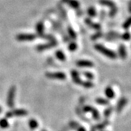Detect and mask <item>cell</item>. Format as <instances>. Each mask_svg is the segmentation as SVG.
Returning a JSON list of instances; mask_svg holds the SVG:
<instances>
[{
    "mask_svg": "<svg viewBox=\"0 0 131 131\" xmlns=\"http://www.w3.org/2000/svg\"><path fill=\"white\" fill-rule=\"evenodd\" d=\"M47 77L49 78H53V79H59V80H65L66 79V74L61 72H57V73H47Z\"/></svg>",
    "mask_w": 131,
    "mask_h": 131,
    "instance_id": "obj_2",
    "label": "cell"
},
{
    "mask_svg": "<svg viewBox=\"0 0 131 131\" xmlns=\"http://www.w3.org/2000/svg\"><path fill=\"white\" fill-rule=\"evenodd\" d=\"M105 95L109 99H113L115 97V92L111 87H107L105 89Z\"/></svg>",
    "mask_w": 131,
    "mask_h": 131,
    "instance_id": "obj_12",
    "label": "cell"
},
{
    "mask_svg": "<svg viewBox=\"0 0 131 131\" xmlns=\"http://www.w3.org/2000/svg\"><path fill=\"white\" fill-rule=\"evenodd\" d=\"M56 56H57V58L61 61H65L66 60V56L62 53V51H56Z\"/></svg>",
    "mask_w": 131,
    "mask_h": 131,
    "instance_id": "obj_17",
    "label": "cell"
},
{
    "mask_svg": "<svg viewBox=\"0 0 131 131\" xmlns=\"http://www.w3.org/2000/svg\"><path fill=\"white\" fill-rule=\"evenodd\" d=\"M84 75H85L89 80H92L93 78H94V75H93V74L90 72H84Z\"/></svg>",
    "mask_w": 131,
    "mask_h": 131,
    "instance_id": "obj_24",
    "label": "cell"
},
{
    "mask_svg": "<svg viewBox=\"0 0 131 131\" xmlns=\"http://www.w3.org/2000/svg\"><path fill=\"white\" fill-rule=\"evenodd\" d=\"M1 126H7V123H6V120H3L1 122Z\"/></svg>",
    "mask_w": 131,
    "mask_h": 131,
    "instance_id": "obj_29",
    "label": "cell"
},
{
    "mask_svg": "<svg viewBox=\"0 0 131 131\" xmlns=\"http://www.w3.org/2000/svg\"><path fill=\"white\" fill-rule=\"evenodd\" d=\"M94 48L96 51H98L99 52H100L103 54H104L109 59H117V54L114 51H112L111 50H109L107 48H105L104 46H103L101 44H95Z\"/></svg>",
    "mask_w": 131,
    "mask_h": 131,
    "instance_id": "obj_1",
    "label": "cell"
},
{
    "mask_svg": "<svg viewBox=\"0 0 131 131\" xmlns=\"http://www.w3.org/2000/svg\"><path fill=\"white\" fill-rule=\"evenodd\" d=\"M68 32H69V34L70 35L72 39H75L76 38V33L74 32V31L71 29V28H69V29H68Z\"/></svg>",
    "mask_w": 131,
    "mask_h": 131,
    "instance_id": "obj_26",
    "label": "cell"
},
{
    "mask_svg": "<svg viewBox=\"0 0 131 131\" xmlns=\"http://www.w3.org/2000/svg\"><path fill=\"white\" fill-rule=\"evenodd\" d=\"M36 38V36L33 34H19L18 36H17V40L20 41H29V40H32Z\"/></svg>",
    "mask_w": 131,
    "mask_h": 131,
    "instance_id": "obj_3",
    "label": "cell"
},
{
    "mask_svg": "<svg viewBox=\"0 0 131 131\" xmlns=\"http://www.w3.org/2000/svg\"><path fill=\"white\" fill-rule=\"evenodd\" d=\"M121 38L123 39V40L128 41V40H129L131 39V35H130L129 32H125L123 35H122V36H121Z\"/></svg>",
    "mask_w": 131,
    "mask_h": 131,
    "instance_id": "obj_20",
    "label": "cell"
},
{
    "mask_svg": "<svg viewBox=\"0 0 131 131\" xmlns=\"http://www.w3.org/2000/svg\"><path fill=\"white\" fill-rule=\"evenodd\" d=\"M36 29H37V32H39V34L42 35V33H43V25H42V23L38 24Z\"/></svg>",
    "mask_w": 131,
    "mask_h": 131,
    "instance_id": "obj_27",
    "label": "cell"
},
{
    "mask_svg": "<svg viewBox=\"0 0 131 131\" xmlns=\"http://www.w3.org/2000/svg\"><path fill=\"white\" fill-rule=\"evenodd\" d=\"M85 23L91 28H92V29H94L96 30H100L101 29V26L100 24H96V23H93L90 19H89V18H86V19L85 20Z\"/></svg>",
    "mask_w": 131,
    "mask_h": 131,
    "instance_id": "obj_8",
    "label": "cell"
},
{
    "mask_svg": "<svg viewBox=\"0 0 131 131\" xmlns=\"http://www.w3.org/2000/svg\"><path fill=\"white\" fill-rule=\"evenodd\" d=\"M0 111H1V109H0Z\"/></svg>",
    "mask_w": 131,
    "mask_h": 131,
    "instance_id": "obj_31",
    "label": "cell"
},
{
    "mask_svg": "<svg viewBox=\"0 0 131 131\" xmlns=\"http://www.w3.org/2000/svg\"><path fill=\"white\" fill-rule=\"evenodd\" d=\"M116 13H117V7L115 6V7H113L111 9V10L109 12V16L111 17H113L114 16H115Z\"/></svg>",
    "mask_w": 131,
    "mask_h": 131,
    "instance_id": "obj_22",
    "label": "cell"
},
{
    "mask_svg": "<svg viewBox=\"0 0 131 131\" xmlns=\"http://www.w3.org/2000/svg\"><path fill=\"white\" fill-rule=\"evenodd\" d=\"M62 1L74 9H78L80 6V3L77 0H62Z\"/></svg>",
    "mask_w": 131,
    "mask_h": 131,
    "instance_id": "obj_6",
    "label": "cell"
},
{
    "mask_svg": "<svg viewBox=\"0 0 131 131\" xmlns=\"http://www.w3.org/2000/svg\"><path fill=\"white\" fill-rule=\"evenodd\" d=\"M118 54L122 59H126V51L124 44H120L118 47Z\"/></svg>",
    "mask_w": 131,
    "mask_h": 131,
    "instance_id": "obj_7",
    "label": "cell"
},
{
    "mask_svg": "<svg viewBox=\"0 0 131 131\" xmlns=\"http://www.w3.org/2000/svg\"><path fill=\"white\" fill-rule=\"evenodd\" d=\"M81 85L82 86H84L85 88H92L93 86H94V85H93V83H92L91 81H81Z\"/></svg>",
    "mask_w": 131,
    "mask_h": 131,
    "instance_id": "obj_18",
    "label": "cell"
},
{
    "mask_svg": "<svg viewBox=\"0 0 131 131\" xmlns=\"http://www.w3.org/2000/svg\"><path fill=\"white\" fill-rule=\"evenodd\" d=\"M78 48V46L75 43H71L69 46V50L70 51H76Z\"/></svg>",
    "mask_w": 131,
    "mask_h": 131,
    "instance_id": "obj_23",
    "label": "cell"
},
{
    "mask_svg": "<svg viewBox=\"0 0 131 131\" xmlns=\"http://www.w3.org/2000/svg\"><path fill=\"white\" fill-rule=\"evenodd\" d=\"M56 46V42L55 41H53L48 44H44V45H41V46H39L38 48H37V50H43V49H48V48H53V47H55Z\"/></svg>",
    "mask_w": 131,
    "mask_h": 131,
    "instance_id": "obj_14",
    "label": "cell"
},
{
    "mask_svg": "<svg viewBox=\"0 0 131 131\" xmlns=\"http://www.w3.org/2000/svg\"><path fill=\"white\" fill-rule=\"evenodd\" d=\"M71 74H72V78H73V82L75 83V84H78V85H81V80L79 78V75H78V73L76 71V70H73L71 72Z\"/></svg>",
    "mask_w": 131,
    "mask_h": 131,
    "instance_id": "obj_9",
    "label": "cell"
},
{
    "mask_svg": "<svg viewBox=\"0 0 131 131\" xmlns=\"http://www.w3.org/2000/svg\"><path fill=\"white\" fill-rule=\"evenodd\" d=\"M77 66L81 67H94V64L89 60H80L77 62Z\"/></svg>",
    "mask_w": 131,
    "mask_h": 131,
    "instance_id": "obj_5",
    "label": "cell"
},
{
    "mask_svg": "<svg viewBox=\"0 0 131 131\" xmlns=\"http://www.w3.org/2000/svg\"><path fill=\"white\" fill-rule=\"evenodd\" d=\"M130 26H131V17H129L128 19L124 22L123 27V29H128Z\"/></svg>",
    "mask_w": 131,
    "mask_h": 131,
    "instance_id": "obj_19",
    "label": "cell"
},
{
    "mask_svg": "<svg viewBox=\"0 0 131 131\" xmlns=\"http://www.w3.org/2000/svg\"><path fill=\"white\" fill-rule=\"evenodd\" d=\"M96 103L97 104H108V101L107 100H104V99H102V98H98V99H96Z\"/></svg>",
    "mask_w": 131,
    "mask_h": 131,
    "instance_id": "obj_21",
    "label": "cell"
},
{
    "mask_svg": "<svg viewBox=\"0 0 131 131\" xmlns=\"http://www.w3.org/2000/svg\"><path fill=\"white\" fill-rule=\"evenodd\" d=\"M27 112L24 110H15L7 114V117H10L12 115H25Z\"/></svg>",
    "mask_w": 131,
    "mask_h": 131,
    "instance_id": "obj_11",
    "label": "cell"
},
{
    "mask_svg": "<svg viewBox=\"0 0 131 131\" xmlns=\"http://www.w3.org/2000/svg\"><path fill=\"white\" fill-rule=\"evenodd\" d=\"M117 38H121V35L118 34V32H108L107 36H106V40H115Z\"/></svg>",
    "mask_w": 131,
    "mask_h": 131,
    "instance_id": "obj_10",
    "label": "cell"
},
{
    "mask_svg": "<svg viewBox=\"0 0 131 131\" xmlns=\"http://www.w3.org/2000/svg\"><path fill=\"white\" fill-rule=\"evenodd\" d=\"M88 14L91 17H96V11L95 10L94 7H89L88 9Z\"/></svg>",
    "mask_w": 131,
    "mask_h": 131,
    "instance_id": "obj_16",
    "label": "cell"
},
{
    "mask_svg": "<svg viewBox=\"0 0 131 131\" xmlns=\"http://www.w3.org/2000/svg\"><path fill=\"white\" fill-rule=\"evenodd\" d=\"M102 36H103V33H102L101 32H96L95 35H93V36H92V40H96L99 39L100 37H101Z\"/></svg>",
    "mask_w": 131,
    "mask_h": 131,
    "instance_id": "obj_25",
    "label": "cell"
},
{
    "mask_svg": "<svg viewBox=\"0 0 131 131\" xmlns=\"http://www.w3.org/2000/svg\"><path fill=\"white\" fill-rule=\"evenodd\" d=\"M8 100H7V104L10 107H13L14 105V95H15V87H12L10 89L8 94Z\"/></svg>",
    "mask_w": 131,
    "mask_h": 131,
    "instance_id": "obj_4",
    "label": "cell"
},
{
    "mask_svg": "<svg viewBox=\"0 0 131 131\" xmlns=\"http://www.w3.org/2000/svg\"><path fill=\"white\" fill-rule=\"evenodd\" d=\"M29 124H30V126H31V128H36V126H37V123L35 121V120H30V123H29Z\"/></svg>",
    "mask_w": 131,
    "mask_h": 131,
    "instance_id": "obj_28",
    "label": "cell"
},
{
    "mask_svg": "<svg viewBox=\"0 0 131 131\" xmlns=\"http://www.w3.org/2000/svg\"><path fill=\"white\" fill-rule=\"evenodd\" d=\"M128 8H129V12L131 14V0H130L129 4H128Z\"/></svg>",
    "mask_w": 131,
    "mask_h": 131,
    "instance_id": "obj_30",
    "label": "cell"
},
{
    "mask_svg": "<svg viewBox=\"0 0 131 131\" xmlns=\"http://www.w3.org/2000/svg\"><path fill=\"white\" fill-rule=\"evenodd\" d=\"M126 102H127V100L125 97H123L119 100V101L118 102V105H117L118 111H120L122 109H123V107L126 104Z\"/></svg>",
    "mask_w": 131,
    "mask_h": 131,
    "instance_id": "obj_13",
    "label": "cell"
},
{
    "mask_svg": "<svg viewBox=\"0 0 131 131\" xmlns=\"http://www.w3.org/2000/svg\"><path fill=\"white\" fill-rule=\"evenodd\" d=\"M100 3L101 5H104V6H109L111 9L113 8V7H115V4L112 2V1H110V0H100Z\"/></svg>",
    "mask_w": 131,
    "mask_h": 131,
    "instance_id": "obj_15",
    "label": "cell"
}]
</instances>
